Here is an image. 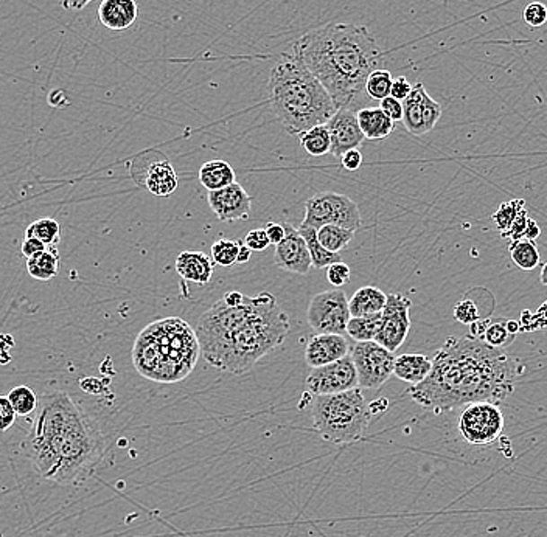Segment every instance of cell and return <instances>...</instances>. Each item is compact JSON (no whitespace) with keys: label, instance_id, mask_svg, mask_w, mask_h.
Wrapping results in <instances>:
<instances>
[{"label":"cell","instance_id":"cell-1","mask_svg":"<svg viewBox=\"0 0 547 537\" xmlns=\"http://www.w3.org/2000/svg\"><path fill=\"white\" fill-rule=\"evenodd\" d=\"M523 373L525 366L518 359L482 339L448 338L434 355L429 376L410 385L408 394L434 413L482 401L499 406L515 392Z\"/></svg>","mask_w":547,"mask_h":537},{"label":"cell","instance_id":"cell-2","mask_svg":"<svg viewBox=\"0 0 547 537\" xmlns=\"http://www.w3.org/2000/svg\"><path fill=\"white\" fill-rule=\"evenodd\" d=\"M36 474L58 485H81L106 453L98 424L69 394L40 396L35 421L21 445Z\"/></svg>","mask_w":547,"mask_h":537},{"label":"cell","instance_id":"cell-3","mask_svg":"<svg viewBox=\"0 0 547 537\" xmlns=\"http://www.w3.org/2000/svg\"><path fill=\"white\" fill-rule=\"evenodd\" d=\"M289 317L271 292L244 297L232 306L223 298L199 317L196 334L208 365L231 374H244L288 338Z\"/></svg>","mask_w":547,"mask_h":537},{"label":"cell","instance_id":"cell-4","mask_svg":"<svg viewBox=\"0 0 547 537\" xmlns=\"http://www.w3.org/2000/svg\"><path fill=\"white\" fill-rule=\"evenodd\" d=\"M293 52L321 81L338 109L348 108L359 98L369 75L383 61L369 29L357 23H327L310 30L294 42Z\"/></svg>","mask_w":547,"mask_h":537},{"label":"cell","instance_id":"cell-5","mask_svg":"<svg viewBox=\"0 0 547 537\" xmlns=\"http://www.w3.org/2000/svg\"><path fill=\"white\" fill-rule=\"evenodd\" d=\"M268 93L272 112L289 136L327 125L338 106L296 53H282L272 67Z\"/></svg>","mask_w":547,"mask_h":537},{"label":"cell","instance_id":"cell-6","mask_svg":"<svg viewBox=\"0 0 547 537\" xmlns=\"http://www.w3.org/2000/svg\"><path fill=\"white\" fill-rule=\"evenodd\" d=\"M199 356L196 330L179 317L151 321L138 332L131 349L138 374L161 383H181L190 376Z\"/></svg>","mask_w":547,"mask_h":537},{"label":"cell","instance_id":"cell-7","mask_svg":"<svg viewBox=\"0 0 547 537\" xmlns=\"http://www.w3.org/2000/svg\"><path fill=\"white\" fill-rule=\"evenodd\" d=\"M370 418L369 404L359 387L342 393L314 396L313 401V427L322 440L336 446L361 440L369 427Z\"/></svg>","mask_w":547,"mask_h":537},{"label":"cell","instance_id":"cell-8","mask_svg":"<svg viewBox=\"0 0 547 537\" xmlns=\"http://www.w3.org/2000/svg\"><path fill=\"white\" fill-rule=\"evenodd\" d=\"M340 225L344 229L357 232L361 227V213L357 202L348 196L321 191L305 202V219L300 225L319 230L323 225Z\"/></svg>","mask_w":547,"mask_h":537},{"label":"cell","instance_id":"cell-9","mask_svg":"<svg viewBox=\"0 0 547 537\" xmlns=\"http://www.w3.org/2000/svg\"><path fill=\"white\" fill-rule=\"evenodd\" d=\"M457 429L462 438L472 446L493 445L504 430V415L493 402L468 404L457 419Z\"/></svg>","mask_w":547,"mask_h":537},{"label":"cell","instance_id":"cell-10","mask_svg":"<svg viewBox=\"0 0 547 537\" xmlns=\"http://www.w3.org/2000/svg\"><path fill=\"white\" fill-rule=\"evenodd\" d=\"M350 356L357 368L359 389H381L393 374V364L397 357L375 340L355 342Z\"/></svg>","mask_w":547,"mask_h":537},{"label":"cell","instance_id":"cell-11","mask_svg":"<svg viewBox=\"0 0 547 537\" xmlns=\"http://www.w3.org/2000/svg\"><path fill=\"white\" fill-rule=\"evenodd\" d=\"M352 319L348 298L340 289L316 294L306 309V321L316 334H342L347 332Z\"/></svg>","mask_w":547,"mask_h":537},{"label":"cell","instance_id":"cell-12","mask_svg":"<svg viewBox=\"0 0 547 537\" xmlns=\"http://www.w3.org/2000/svg\"><path fill=\"white\" fill-rule=\"evenodd\" d=\"M357 387H359L357 373L350 355L331 362L329 365L313 368L306 377V390L313 396L342 393Z\"/></svg>","mask_w":547,"mask_h":537},{"label":"cell","instance_id":"cell-13","mask_svg":"<svg viewBox=\"0 0 547 537\" xmlns=\"http://www.w3.org/2000/svg\"><path fill=\"white\" fill-rule=\"evenodd\" d=\"M410 306H412L410 298L403 294L387 295V304L383 309L381 330L375 342L380 343L381 347H384L392 353L401 348V345L410 334Z\"/></svg>","mask_w":547,"mask_h":537},{"label":"cell","instance_id":"cell-14","mask_svg":"<svg viewBox=\"0 0 547 537\" xmlns=\"http://www.w3.org/2000/svg\"><path fill=\"white\" fill-rule=\"evenodd\" d=\"M442 117V106L428 93L423 83L412 87L410 97L403 101L404 128L412 136H425L431 132Z\"/></svg>","mask_w":547,"mask_h":537},{"label":"cell","instance_id":"cell-15","mask_svg":"<svg viewBox=\"0 0 547 537\" xmlns=\"http://www.w3.org/2000/svg\"><path fill=\"white\" fill-rule=\"evenodd\" d=\"M285 230L287 234L282 242L277 244L274 251L277 266L291 274H308L312 270L313 261L304 236L291 224L285 223Z\"/></svg>","mask_w":547,"mask_h":537},{"label":"cell","instance_id":"cell-16","mask_svg":"<svg viewBox=\"0 0 547 537\" xmlns=\"http://www.w3.org/2000/svg\"><path fill=\"white\" fill-rule=\"evenodd\" d=\"M207 200L221 223L246 219L252 210V198L236 182L225 189L208 191Z\"/></svg>","mask_w":547,"mask_h":537},{"label":"cell","instance_id":"cell-17","mask_svg":"<svg viewBox=\"0 0 547 537\" xmlns=\"http://www.w3.org/2000/svg\"><path fill=\"white\" fill-rule=\"evenodd\" d=\"M330 138H331V154L340 159L347 151L357 149L363 145V131L357 123V117L348 108H340L327 123Z\"/></svg>","mask_w":547,"mask_h":537},{"label":"cell","instance_id":"cell-18","mask_svg":"<svg viewBox=\"0 0 547 537\" xmlns=\"http://www.w3.org/2000/svg\"><path fill=\"white\" fill-rule=\"evenodd\" d=\"M348 342L342 334H316L305 347L306 365L312 368L329 365L348 355Z\"/></svg>","mask_w":547,"mask_h":537},{"label":"cell","instance_id":"cell-19","mask_svg":"<svg viewBox=\"0 0 547 537\" xmlns=\"http://www.w3.org/2000/svg\"><path fill=\"white\" fill-rule=\"evenodd\" d=\"M138 16L136 0H101L98 19L103 27L112 31H123L133 27Z\"/></svg>","mask_w":547,"mask_h":537},{"label":"cell","instance_id":"cell-20","mask_svg":"<svg viewBox=\"0 0 547 537\" xmlns=\"http://www.w3.org/2000/svg\"><path fill=\"white\" fill-rule=\"evenodd\" d=\"M176 272L182 280L204 286L212 280L214 263L202 251H182L176 260Z\"/></svg>","mask_w":547,"mask_h":537},{"label":"cell","instance_id":"cell-21","mask_svg":"<svg viewBox=\"0 0 547 537\" xmlns=\"http://www.w3.org/2000/svg\"><path fill=\"white\" fill-rule=\"evenodd\" d=\"M178 174L167 159L153 162L145 174V187L151 195L168 198L178 189Z\"/></svg>","mask_w":547,"mask_h":537},{"label":"cell","instance_id":"cell-22","mask_svg":"<svg viewBox=\"0 0 547 537\" xmlns=\"http://www.w3.org/2000/svg\"><path fill=\"white\" fill-rule=\"evenodd\" d=\"M432 370V360L423 355L398 356L393 364V374L403 383L417 385L423 383Z\"/></svg>","mask_w":547,"mask_h":537},{"label":"cell","instance_id":"cell-23","mask_svg":"<svg viewBox=\"0 0 547 537\" xmlns=\"http://www.w3.org/2000/svg\"><path fill=\"white\" fill-rule=\"evenodd\" d=\"M357 117L364 137L369 140L389 137L395 128V121H392L380 108L359 109Z\"/></svg>","mask_w":547,"mask_h":537},{"label":"cell","instance_id":"cell-24","mask_svg":"<svg viewBox=\"0 0 547 537\" xmlns=\"http://www.w3.org/2000/svg\"><path fill=\"white\" fill-rule=\"evenodd\" d=\"M387 295L375 286H364L357 289L353 297L348 300V308L352 317L378 314L386 306Z\"/></svg>","mask_w":547,"mask_h":537},{"label":"cell","instance_id":"cell-25","mask_svg":"<svg viewBox=\"0 0 547 537\" xmlns=\"http://www.w3.org/2000/svg\"><path fill=\"white\" fill-rule=\"evenodd\" d=\"M235 170L225 161L216 159V161L206 162L199 170V182L208 191L225 189L235 183Z\"/></svg>","mask_w":547,"mask_h":537},{"label":"cell","instance_id":"cell-26","mask_svg":"<svg viewBox=\"0 0 547 537\" xmlns=\"http://www.w3.org/2000/svg\"><path fill=\"white\" fill-rule=\"evenodd\" d=\"M27 272L38 281H50L59 272V253L57 247H47L46 251L27 258Z\"/></svg>","mask_w":547,"mask_h":537},{"label":"cell","instance_id":"cell-27","mask_svg":"<svg viewBox=\"0 0 547 537\" xmlns=\"http://www.w3.org/2000/svg\"><path fill=\"white\" fill-rule=\"evenodd\" d=\"M299 232L304 240H305L308 251H310V257H312L313 268H327L333 263L340 261V253H334L325 249V247L319 242L317 240V230L313 227H305V225H300Z\"/></svg>","mask_w":547,"mask_h":537},{"label":"cell","instance_id":"cell-28","mask_svg":"<svg viewBox=\"0 0 547 537\" xmlns=\"http://www.w3.org/2000/svg\"><path fill=\"white\" fill-rule=\"evenodd\" d=\"M299 142L306 154L312 155V157H323V155L330 154V151H331V138H330L327 125L316 126L308 131L302 132L299 136Z\"/></svg>","mask_w":547,"mask_h":537},{"label":"cell","instance_id":"cell-29","mask_svg":"<svg viewBox=\"0 0 547 537\" xmlns=\"http://www.w3.org/2000/svg\"><path fill=\"white\" fill-rule=\"evenodd\" d=\"M381 321H383V313L352 317L347 325V334L355 342H372V340H376V336L380 332Z\"/></svg>","mask_w":547,"mask_h":537},{"label":"cell","instance_id":"cell-30","mask_svg":"<svg viewBox=\"0 0 547 537\" xmlns=\"http://www.w3.org/2000/svg\"><path fill=\"white\" fill-rule=\"evenodd\" d=\"M508 253L513 263L523 270H534L540 264V251L536 247V241H512L508 246Z\"/></svg>","mask_w":547,"mask_h":537},{"label":"cell","instance_id":"cell-31","mask_svg":"<svg viewBox=\"0 0 547 537\" xmlns=\"http://www.w3.org/2000/svg\"><path fill=\"white\" fill-rule=\"evenodd\" d=\"M355 232L352 230L344 229L340 225H323L321 229L317 230V240L322 244L327 251H334V253H340L344 251L348 242L353 240Z\"/></svg>","mask_w":547,"mask_h":537},{"label":"cell","instance_id":"cell-32","mask_svg":"<svg viewBox=\"0 0 547 537\" xmlns=\"http://www.w3.org/2000/svg\"><path fill=\"white\" fill-rule=\"evenodd\" d=\"M25 238H36L47 247H57L61 240V229L53 217H40L27 227Z\"/></svg>","mask_w":547,"mask_h":537},{"label":"cell","instance_id":"cell-33","mask_svg":"<svg viewBox=\"0 0 547 537\" xmlns=\"http://www.w3.org/2000/svg\"><path fill=\"white\" fill-rule=\"evenodd\" d=\"M519 331V326L516 321H499L496 323H491L489 328H485L484 340L495 348H504L515 340L516 332Z\"/></svg>","mask_w":547,"mask_h":537},{"label":"cell","instance_id":"cell-34","mask_svg":"<svg viewBox=\"0 0 547 537\" xmlns=\"http://www.w3.org/2000/svg\"><path fill=\"white\" fill-rule=\"evenodd\" d=\"M525 199H513L504 202L496 208V212L491 216V221L495 224L496 230L499 233H506L512 227L513 223L518 219L519 215L525 210Z\"/></svg>","mask_w":547,"mask_h":537},{"label":"cell","instance_id":"cell-35","mask_svg":"<svg viewBox=\"0 0 547 537\" xmlns=\"http://www.w3.org/2000/svg\"><path fill=\"white\" fill-rule=\"evenodd\" d=\"M542 234V229L540 225L529 216L527 210L519 215L518 219L513 223L512 227L506 233H502V238L506 240L519 241V240H529L536 241Z\"/></svg>","mask_w":547,"mask_h":537},{"label":"cell","instance_id":"cell-36","mask_svg":"<svg viewBox=\"0 0 547 537\" xmlns=\"http://www.w3.org/2000/svg\"><path fill=\"white\" fill-rule=\"evenodd\" d=\"M8 400L12 402L13 409L18 417H30L38 409V402H40L35 392L25 385L13 389L8 393Z\"/></svg>","mask_w":547,"mask_h":537},{"label":"cell","instance_id":"cell-37","mask_svg":"<svg viewBox=\"0 0 547 537\" xmlns=\"http://www.w3.org/2000/svg\"><path fill=\"white\" fill-rule=\"evenodd\" d=\"M392 78L391 72L389 70L378 69L372 72L369 75V78L366 81V89L364 92L369 95L372 100H384V98L391 95Z\"/></svg>","mask_w":547,"mask_h":537},{"label":"cell","instance_id":"cell-38","mask_svg":"<svg viewBox=\"0 0 547 537\" xmlns=\"http://www.w3.org/2000/svg\"><path fill=\"white\" fill-rule=\"evenodd\" d=\"M238 251H240V242L238 240H218L212 244V261L218 264L221 268H231L232 264L236 263L238 258Z\"/></svg>","mask_w":547,"mask_h":537},{"label":"cell","instance_id":"cell-39","mask_svg":"<svg viewBox=\"0 0 547 537\" xmlns=\"http://www.w3.org/2000/svg\"><path fill=\"white\" fill-rule=\"evenodd\" d=\"M523 21L529 27H534V29L546 25L547 6L542 4V2H532V4L525 6V12H523Z\"/></svg>","mask_w":547,"mask_h":537},{"label":"cell","instance_id":"cell-40","mask_svg":"<svg viewBox=\"0 0 547 537\" xmlns=\"http://www.w3.org/2000/svg\"><path fill=\"white\" fill-rule=\"evenodd\" d=\"M350 278H352V270H350L348 264L338 261V263H333L327 268V280L330 281L331 286H346L350 283Z\"/></svg>","mask_w":547,"mask_h":537},{"label":"cell","instance_id":"cell-41","mask_svg":"<svg viewBox=\"0 0 547 537\" xmlns=\"http://www.w3.org/2000/svg\"><path fill=\"white\" fill-rule=\"evenodd\" d=\"M454 317L461 323L472 325L479 321L478 306L472 300H462L461 304H455Z\"/></svg>","mask_w":547,"mask_h":537},{"label":"cell","instance_id":"cell-42","mask_svg":"<svg viewBox=\"0 0 547 537\" xmlns=\"http://www.w3.org/2000/svg\"><path fill=\"white\" fill-rule=\"evenodd\" d=\"M244 244L252 251H261L271 246V241L268 238L265 229H254L244 236Z\"/></svg>","mask_w":547,"mask_h":537},{"label":"cell","instance_id":"cell-43","mask_svg":"<svg viewBox=\"0 0 547 537\" xmlns=\"http://www.w3.org/2000/svg\"><path fill=\"white\" fill-rule=\"evenodd\" d=\"M380 109L392 121L397 123L403 120V101H400L397 98L389 95L384 100H381Z\"/></svg>","mask_w":547,"mask_h":537},{"label":"cell","instance_id":"cell-44","mask_svg":"<svg viewBox=\"0 0 547 537\" xmlns=\"http://www.w3.org/2000/svg\"><path fill=\"white\" fill-rule=\"evenodd\" d=\"M16 412L8 396H0V432H6L16 421Z\"/></svg>","mask_w":547,"mask_h":537},{"label":"cell","instance_id":"cell-45","mask_svg":"<svg viewBox=\"0 0 547 537\" xmlns=\"http://www.w3.org/2000/svg\"><path fill=\"white\" fill-rule=\"evenodd\" d=\"M412 84L406 76H398L392 83L391 97L397 98L400 101H404L406 98L410 97V92H412Z\"/></svg>","mask_w":547,"mask_h":537},{"label":"cell","instance_id":"cell-46","mask_svg":"<svg viewBox=\"0 0 547 537\" xmlns=\"http://www.w3.org/2000/svg\"><path fill=\"white\" fill-rule=\"evenodd\" d=\"M340 165L347 172H357L363 165V154L357 149L347 151L346 154L340 157Z\"/></svg>","mask_w":547,"mask_h":537},{"label":"cell","instance_id":"cell-47","mask_svg":"<svg viewBox=\"0 0 547 537\" xmlns=\"http://www.w3.org/2000/svg\"><path fill=\"white\" fill-rule=\"evenodd\" d=\"M46 249V244H44V242H40V240H36V238H23L22 247H21L22 255L25 258L33 257V255H36V253L44 251Z\"/></svg>","mask_w":547,"mask_h":537},{"label":"cell","instance_id":"cell-48","mask_svg":"<svg viewBox=\"0 0 547 537\" xmlns=\"http://www.w3.org/2000/svg\"><path fill=\"white\" fill-rule=\"evenodd\" d=\"M266 234H268V238L271 241V244L277 246L278 242H282L283 238H285V234H287V230H285V224H277V223H268L266 224Z\"/></svg>","mask_w":547,"mask_h":537},{"label":"cell","instance_id":"cell-49","mask_svg":"<svg viewBox=\"0 0 547 537\" xmlns=\"http://www.w3.org/2000/svg\"><path fill=\"white\" fill-rule=\"evenodd\" d=\"M93 0H61V6L66 10H72V12H80L83 10L87 4H91Z\"/></svg>","mask_w":547,"mask_h":537},{"label":"cell","instance_id":"cell-50","mask_svg":"<svg viewBox=\"0 0 547 537\" xmlns=\"http://www.w3.org/2000/svg\"><path fill=\"white\" fill-rule=\"evenodd\" d=\"M238 242H240V251H238V258H236V263H249V261H251V257H252V251H251V249H249V247L244 244V240H238Z\"/></svg>","mask_w":547,"mask_h":537},{"label":"cell","instance_id":"cell-51","mask_svg":"<svg viewBox=\"0 0 547 537\" xmlns=\"http://www.w3.org/2000/svg\"><path fill=\"white\" fill-rule=\"evenodd\" d=\"M387 407H389V401H387L386 398H381V400L370 402V413H372V417H374V415H380V413L386 412Z\"/></svg>","mask_w":547,"mask_h":537},{"label":"cell","instance_id":"cell-52","mask_svg":"<svg viewBox=\"0 0 547 537\" xmlns=\"http://www.w3.org/2000/svg\"><path fill=\"white\" fill-rule=\"evenodd\" d=\"M540 281H542V285L547 286V261L543 264L542 274H540Z\"/></svg>","mask_w":547,"mask_h":537}]
</instances>
